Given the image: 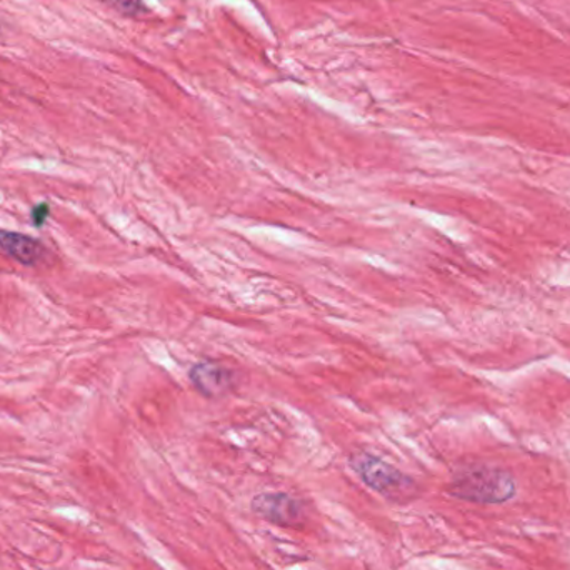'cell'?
I'll list each match as a JSON object with an SVG mask.
<instances>
[{
	"instance_id": "cell-7",
	"label": "cell",
	"mask_w": 570,
	"mask_h": 570,
	"mask_svg": "<svg viewBox=\"0 0 570 570\" xmlns=\"http://www.w3.org/2000/svg\"><path fill=\"white\" fill-rule=\"evenodd\" d=\"M49 214L50 207L47 206V204H40V206H37L36 209L32 210L33 226H42V224L46 223L47 217H49Z\"/></svg>"
},
{
	"instance_id": "cell-4",
	"label": "cell",
	"mask_w": 570,
	"mask_h": 570,
	"mask_svg": "<svg viewBox=\"0 0 570 570\" xmlns=\"http://www.w3.org/2000/svg\"><path fill=\"white\" fill-rule=\"evenodd\" d=\"M189 377L194 389L209 399H219L229 394L236 382L233 371L214 361L197 362L190 368Z\"/></svg>"
},
{
	"instance_id": "cell-5",
	"label": "cell",
	"mask_w": 570,
	"mask_h": 570,
	"mask_svg": "<svg viewBox=\"0 0 570 570\" xmlns=\"http://www.w3.org/2000/svg\"><path fill=\"white\" fill-rule=\"evenodd\" d=\"M0 250L22 266H37L42 259L43 247L39 240L26 234L0 230Z\"/></svg>"
},
{
	"instance_id": "cell-6",
	"label": "cell",
	"mask_w": 570,
	"mask_h": 570,
	"mask_svg": "<svg viewBox=\"0 0 570 570\" xmlns=\"http://www.w3.org/2000/svg\"><path fill=\"white\" fill-rule=\"evenodd\" d=\"M106 2L126 16H136L144 9L142 0H106Z\"/></svg>"
},
{
	"instance_id": "cell-1",
	"label": "cell",
	"mask_w": 570,
	"mask_h": 570,
	"mask_svg": "<svg viewBox=\"0 0 570 570\" xmlns=\"http://www.w3.org/2000/svg\"><path fill=\"white\" fill-rule=\"evenodd\" d=\"M449 492L462 501L501 504L515 495V482L509 472L492 465H465L452 478Z\"/></svg>"
},
{
	"instance_id": "cell-2",
	"label": "cell",
	"mask_w": 570,
	"mask_h": 570,
	"mask_svg": "<svg viewBox=\"0 0 570 570\" xmlns=\"http://www.w3.org/2000/svg\"><path fill=\"white\" fill-rule=\"evenodd\" d=\"M348 464L368 489L377 492L387 501L404 504L415 498L417 485L412 478L389 462L382 461L381 458H375L368 452H358V454L352 455Z\"/></svg>"
},
{
	"instance_id": "cell-3",
	"label": "cell",
	"mask_w": 570,
	"mask_h": 570,
	"mask_svg": "<svg viewBox=\"0 0 570 570\" xmlns=\"http://www.w3.org/2000/svg\"><path fill=\"white\" fill-rule=\"evenodd\" d=\"M250 509L257 518L279 528H302L308 518L307 504L285 492L257 494L250 502Z\"/></svg>"
}]
</instances>
